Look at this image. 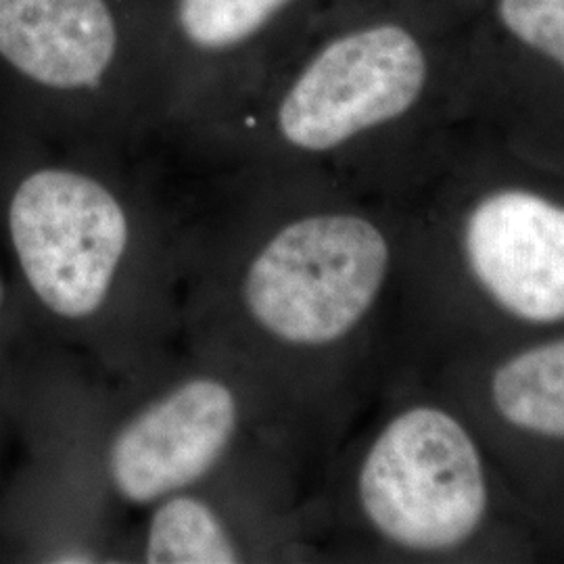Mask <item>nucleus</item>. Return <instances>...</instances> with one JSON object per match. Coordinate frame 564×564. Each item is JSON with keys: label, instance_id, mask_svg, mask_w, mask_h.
<instances>
[{"label": "nucleus", "instance_id": "nucleus-2", "mask_svg": "<svg viewBox=\"0 0 564 564\" xmlns=\"http://www.w3.org/2000/svg\"><path fill=\"white\" fill-rule=\"evenodd\" d=\"M126 155L74 147L25 165L0 199V239L21 321L118 362L153 328L167 289L158 205Z\"/></svg>", "mask_w": 564, "mask_h": 564}, {"label": "nucleus", "instance_id": "nucleus-10", "mask_svg": "<svg viewBox=\"0 0 564 564\" xmlns=\"http://www.w3.org/2000/svg\"><path fill=\"white\" fill-rule=\"evenodd\" d=\"M487 398L514 433L564 445V335L505 358L489 375Z\"/></svg>", "mask_w": 564, "mask_h": 564}, {"label": "nucleus", "instance_id": "nucleus-8", "mask_svg": "<svg viewBox=\"0 0 564 564\" xmlns=\"http://www.w3.org/2000/svg\"><path fill=\"white\" fill-rule=\"evenodd\" d=\"M470 279L506 316L531 326L564 323V205L505 188L485 195L463 226Z\"/></svg>", "mask_w": 564, "mask_h": 564}, {"label": "nucleus", "instance_id": "nucleus-12", "mask_svg": "<svg viewBox=\"0 0 564 564\" xmlns=\"http://www.w3.org/2000/svg\"><path fill=\"white\" fill-rule=\"evenodd\" d=\"M21 330H23V321H21L11 272H7L4 263L0 260V421L7 419L4 405H2V383L13 356V345L20 339Z\"/></svg>", "mask_w": 564, "mask_h": 564}, {"label": "nucleus", "instance_id": "nucleus-7", "mask_svg": "<svg viewBox=\"0 0 564 564\" xmlns=\"http://www.w3.org/2000/svg\"><path fill=\"white\" fill-rule=\"evenodd\" d=\"M310 0H160L163 134L199 144L295 51Z\"/></svg>", "mask_w": 564, "mask_h": 564}, {"label": "nucleus", "instance_id": "nucleus-6", "mask_svg": "<svg viewBox=\"0 0 564 564\" xmlns=\"http://www.w3.org/2000/svg\"><path fill=\"white\" fill-rule=\"evenodd\" d=\"M484 454L449 410L412 403L393 412L364 447L354 505L366 529L403 554H449L489 514Z\"/></svg>", "mask_w": 564, "mask_h": 564}, {"label": "nucleus", "instance_id": "nucleus-11", "mask_svg": "<svg viewBox=\"0 0 564 564\" xmlns=\"http://www.w3.org/2000/svg\"><path fill=\"white\" fill-rule=\"evenodd\" d=\"M506 30L564 69V0H500Z\"/></svg>", "mask_w": 564, "mask_h": 564}, {"label": "nucleus", "instance_id": "nucleus-3", "mask_svg": "<svg viewBox=\"0 0 564 564\" xmlns=\"http://www.w3.org/2000/svg\"><path fill=\"white\" fill-rule=\"evenodd\" d=\"M426 82L429 57L408 25L362 21L291 55L197 149L262 170L330 158L403 120Z\"/></svg>", "mask_w": 564, "mask_h": 564}, {"label": "nucleus", "instance_id": "nucleus-9", "mask_svg": "<svg viewBox=\"0 0 564 564\" xmlns=\"http://www.w3.org/2000/svg\"><path fill=\"white\" fill-rule=\"evenodd\" d=\"M137 554L142 563L216 564L251 561L260 550L235 506L202 485L149 508Z\"/></svg>", "mask_w": 564, "mask_h": 564}, {"label": "nucleus", "instance_id": "nucleus-1", "mask_svg": "<svg viewBox=\"0 0 564 564\" xmlns=\"http://www.w3.org/2000/svg\"><path fill=\"white\" fill-rule=\"evenodd\" d=\"M232 184V237L202 289L205 356L276 402L286 372L339 349L372 318L395 249L360 209L293 205L276 172L235 167Z\"/></svg>", "mask_w": 564, "mask_h": 564}, {"label": "nucleus", "instance_id": "nucleus-4", "mask_svg": "<svg viewBox=\"0 0 564 564\" xmlns=\"http://www.w3.org/2000/svg\"><path fill=\"white\" fill-rule=\"evenodd\" d=\"M160 0H0V63L74 147L128 155L163 137Z\"/></svg>", "mask_w": 564, "mask_h": 564}, {"label": "nucleus", "instance_id": "nucleus-5", "mask_svg": "<svg viewBox=\"0 0 564 564\" xmlns=\"http://www.w3.org/2000/svg\"><path fill=\"white\" fill-rule=\"evenodd\" d=\"M274 400L212 356L147 391L109 429L101 449L107 494L144 508L216 481L260 440Z\"/></svg>", "mask_w": 564, "mask_h": 564}]
</instances>
